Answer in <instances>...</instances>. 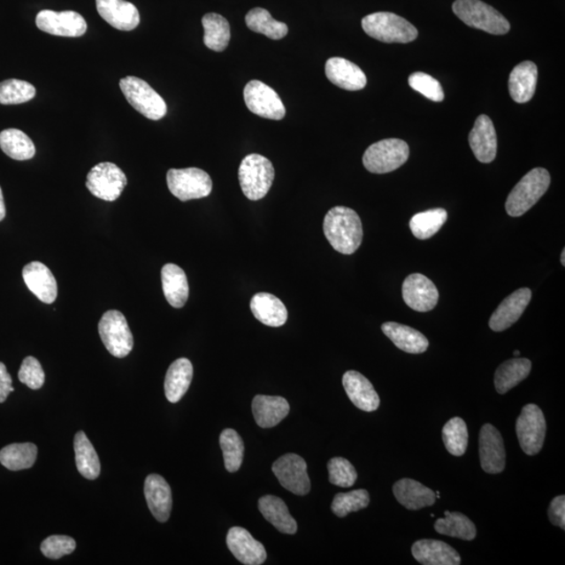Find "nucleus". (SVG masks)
Returning <instances> with one entry per match:
<instances>
[{
	"mask_svg": "<svg viewBox=\"0 0 565 565\" xmlns=\"http://www.w3.org/2000/svg\"><path fill=\"white\" fill-rule=\"evenodd\" d=\"M324 233L336 251L342 255H352L361 248L363 242L361 217L350 208H332L324 217Z\"/></svg>",
	"mask_w": 565,
	"mask_h": 565,
	"instance_id": "obj_1",
	"label": "nucleus"
},
{
	"mask_svg": "<svg viewBox=\"0 0 565 565\" xmlns=\"http://www.w3.org/2000/svg\"><path fill=\"white\" fill-rule=\"evenodd\" d=\"M551 184L549 171L535 168L523 177L513 188L506 202V210L511 217H521L532 209L545 195Z\"/></svg>",
	"mask_w": 565,
	"mask_h": 565,
	"instance_id": "obj_2",
	"label": "nucleus"
},
{
	"mask_svg": "<svg viewBox=\"0 0 565 565\" xmlns=\"http://www.w3.org/2000/svg\"><path fill=\"white\" fill-rule=\"evenodd\" d=\"M275 168L270 159L260 154H249L239 167V181L249 201L264 198L275 180Z\"/></svg>",
	"mask_w": 565,
	"mask_h": 565,
	"instance_id": "obj_3",
	"label": "nucleus"
},
{
	"mask_svg": "<svg viewBox=\"0 0 565 565\" xmlns=\"http://www.w3.org/2000/svg\"><path fill=\"white\" fill-rule=\"evenodd\" d=\"M363 31L385 43H409L418 37V31L407 19L390 12H377L365 16Z\"/></svg>",
	"mask_w": 565,
	"mask_h": 565,
	"instance_id": "obj_4",
	"label": "nucleus"
},
{
	"mask_svg": "<svg viewBox=\"0 0 565 565\" xmlns=\"http://www.w3.org/2000/svg\"><path fill=\"white\" fill-rule=\"evenodd\" d=\"M454 13L470 27L492 35H505L510 31V24L499 11L481 0H455Z\"/></svg>",
	"mask_w": 565,
	"mask_h": 565,
	"instance_id": "obj_5",
	"label": "nucleus"
},
{
	"mask_svg": "<svg viewBox=\"0 0 565 565\" xmlns=\"http://www.w3.org/2000/svg\"><path fill=\"white\" fill-rule=\"evenodd\" d=\"M409 148L407 142L398 139H387L375 142L364 152V168L370 173L393 172L408 162Z\"/></svg>",
	"mask_w": 565,
	"mask_h": 565,
	"instance_id": "obj_6",
	"label": "nucleus"
},
{
	"mask_svg": "<svg viewBox=\"0 0 565 565\" xmlns=\"http://www.w3.org/2000/svg\"><path fill=\"white\" fill-rule=\"evenodd\" d=\"M129 104L142 116L152 121H158L167 113L165 102L144 80L136 77H126L119 81Z\"/></svg>",
	"mask_w": 565,
	"mask_h": 565,
	"instance_id": "obj_7",
	"label": "nucleus"
},
{
	"mask_svg": "<svg viewBox=\"0 0 565 565\" xmlns=\"http://www.w3.org/2000/svg\"><path fill=\"white\" fill-rule=\"evenodd\" d=\"M167 184L170 192L181 202L208 197L213 188L210 176L198 168L169 170Z\"/></svg>",
	"mask_w": 565,
	"mask_h": 565,
	"instance_id": "obj_8",
	"label": "nucleus"
},
{
	"mask_svg": "<svg viewBox=\"0 0 565 565\" xmlns=\"http://www.w3.org/2000/svg\"><path fill=\"white\" fill-rule=\"evenodd\" d=\"M99 333L103 344L114 357L124 358L134 349V336L122 312L110 310L103 314Z\"/></svg>",
	"mask_w": 565,
	"mask_h": 565,
	"instance_id": "obj_9",
	"label": "nucleus"
},
{
	"mask_svg": "<svg viewBox=\"0 0 565 565\" xmlns=\"http://www.w3.org/2000/svg\"><path fill=\"white\" fill-rule=\"evenodd\" d=\"M127 182V177L117 164L101 163L89 171L87 187L96 198L116 202L122 195Z\"/></svg>",
	"mask_w": 565,
	"mask_h": 565,
	"instance_id": "obj_10",
	"label": "nucleus"
},
{
	"mask_svg": "<svg viewBox=\"0 0 565 565\" xmlns=\"http://www.w3.org/2000/svg\"><path fill=\"white\" fill-rule=\"evenodd\" d=\"M546 432L545 415L536 404H528L516 421V433L523 453L535 455L544 447Z\"/></svg>",
	"mask_w": 565,
	"mask_h": 565,
	"instance_id": "obj_11",
	"label": "nucleus"
},
{
	"mask_svg": "<svg viewBox=\"0 0 565 565\" xmlns=\"http://www.w3.org/2000/svg\"><path fill=\"white\" fill-rule=\"evenodd\" d=\"M244 101L248 110L261 118L281 121L286 110L279 95L258 80H253L244 88Z\"/></svg>",
	"mask_w": 565,
	"mask_h": 565,
	"instance_id": "obj_12",
	"label": "nucleus"
},
{
	"mask_svg": "<svg viewBox=\"0 0 565 565\" xmlns=\"http://www.w3.org/2000/svg\"><path fill=\"white\" fill-rule=\"evenodd\" d=\"M272 471L285 489L296 495L309 493L311 484L306 461L295 454L281 456L272 465Z\"/></svg>",
	"mask_w": 565,
	"mask_h": 565,
	"instance_id": "obj_13",
	"label": "nucleus"
},
{
	"mask_svg": "<svg viewBox=\"0 0 565 565\" xmlns=\"http://www.w3.org/2000/svg\"><path fill=\"white\" fill-rule=\"evenodd\" d=\"M36 26L42 32L61 37H81L88 31L84 17L73 11L43 10L36 17Z\"/></svg>",
	"mask_w": 565,
	"mask_h": 565,
	"instance_id": "obj_14",
	"label": "nucleus"
},
{
	"mask_svg": "<svg viewBox=\"0 0 565 565\" xmlns=\"http://www.w3.org/2000/svg\"><path fill=\"white\" fill-rule=\"evenodd\" d=\"M402 296L405 304L413 310L427 312L437 306L439 291L430 279L421 273H413L404 279Z\"/></svg>",
	"mask_w": 565,
	"mask_h": 565,
	"instance_id": "obj_15",
	"label": "nucleus"
},
{
	"mask_svg": "<svg viewBox=\"0 0 565 565\" xmlns=\"http://www.w3.org/2000/svg\"><path fill=\"white\" fill-rule=\"evenodd\" d=\"M479 459L483 470L490 475H498L505 470L504 439L493 425L485 424L479 432Z\"/></svg>",
	"mask_w": 565,
	"mask_h": 565,
	"instance_id": "obj_16",
	"label": "nucleus"
},
{
	"mask_svg": "<svg viewBox=\"0 0 565 565\" xmlns=\"http://www.w3.org/2000/svg\"><path fill=\"white\" fill-rule=\"evenodd\" d=\"M532 299V291L521 288L500 302L489 321V327L494 332H501L515 324L523 316Z\"/></svg>",
	"mask_w": 565,
	"mask_h": 565,
	"instance_id": "obj_17",
	"label": "nucleus"
},
{
	"mask_svg": "<svg viewBox=\"0 0 565 565\" xmlns=\"http://www.w3.org/2000/svg\"><path fill=\"white\" fill-rule=\"evenodd\" d=\"M226 544L238 561L247 565L264 563L267 553L263 545L256 540L248 530L233 527L228 531Z\"/></svg>",
	"mask_w": 565,
	"mask_h": 565,
	"instance_id": "obj_18",
	"label": "nucleus"
},
{
	"mask_svg": "<svg viewBox=\"0 0 565 565\" xmlns=\"http://www.w3.org/2000/svg\"><path fill=\"white\" fill-rule=\"evenodd\" d=\"M96 10L103 19L119 31H133L140 25L141 17L135 5L126 0H95Z\"/></svg>",
	"mask_w": 565,
	"mask_h": 565,
	"instance_id": "obj_19",
	"label": "nucleus"
},
{
	"mask_svg": "<svg viewBox=\"0 0 565 565\" xmlns=\"http://www.w3.org/2000/svg\"><path fill=\"white\" fill-rule=\"evenodd\" d=\"M470 145L478 162H493L498 152V138L492 121L486 114L477 118L470 134Z\"/></svg>",
	"mask_w": 565,
	"mask_h": 565,
	"instance_id": "obj_20",
	"label": "nucleus"
},
{
	"mask_svg": "<svg viewBox=\"0 0 565 565\" xmlns=\"http://www.w3.org/2000/svg\"><path fill=\"white\" fill-rule=\"evenodd\" d=\"M347 397L359 409L363 412H374L380 405V398L367 377L356 372L347 370L342 377Z\"/></svg>",
	"mask_w": 565,
	"mask_h": 565,
	"instance_id": "obj_21",
	"label": "nucleus"
},
{
	"mask_svg": "<svg viewBox=\"0 0 565 565\" xmlns=\"http://www.w3.org/2000/svg\"><path fill=\"white\" fill-rule=\"evenodd\" d=\"M326 76L336 87L350 91L362 90L367 85V76L355 63L334 57L326 62Z\"/></svg>",
	"mask_w": 565,
	"mask_h": 565,
	"instance_id": "obj_22",
	"label": "nucleus"
},
{
	"mask_svg": "<svg viewBox=\"0 0 565 565\" xmlns=\"http://www.w3.org/2000/svg\"><path fill=\"white\" fill-rule=\"evenodd\" d=\"M22 278L30 291L35 294L38 300L51 304L58 295V287H57L56 279L42 262H32V263L25 266L22 271Z\"/></svg>",
	"mask_w": 565,
	"mask_h": 565,
	"instance_id": "obj_23",
	"label": "nucleus"
},
{
	"mask_svg": "<svg viewBox=\"0 0 565 565\" xmlns=\"http://www.w3.org/2000/svg\"><path fill=\"white\" fill-rule=\"evenodd\" d=\"M148 507L159 523L168 522L172 511V491L165 479L158 475L148 476L145 481Z\"/></svg>",
	"mask_w": 565,
	"mask_h": 565,
	"instance_id": "obj_24",
	"label": "nucleus"
},
{
	"mask_svg": "<svg viewBox=\"0 0 565 565\" xmlns=\"http://www.w3.org/2000/svg\"><path fill=\"white\" fill-rule=\"evenodd\" d=\"M412 553L416 561L424 565H459L462 562L460 554L453 546L439 540L416 541Z\"/></svg>",
	"mask_w": 565,
	"mask_h": 565,
	"instance_id": "obj_25",
	"label": "nucleus"
},
{
	"mask_svg": "<svg viewBox=\"0 0 565 565\" xmlns=\"http://www.w3.org/2000/svg\"><path fill=\"white\" fill-rule=\"evenodd\" d=\"M393 495L408 510H420L436 502V493L415 479L402 478L393 487Z\"/></svg>",
	"mask_w": 565,
	"mask_h": 565,
	"instance_id": "obj_26",
	"label": "nucleus"
},
{
	"mask_svg": "<svg viewBox=\"0 0 565 565\" xmlns=\"http://www.w3.org/2000/svg\"><path fill=\"white\" fill-rule=\"evenodd\" d=\"M250 310L259 322L268 327H281L287 322L286 307L281 300L271 294H255L250 302Z\"/></svg>",
	"mask_w": 565,
	"mask_h": 565,
	"instance_id": "obj_27",
	"label": "nucleus"
},
{
	"mask_svg": "<svg viewBox=\"0 0 565 565\" xmlns=\"http://www.w3.org/2000/svg\"><path fill=\"white\" fill-rule=\"evenodd\" d=\"M538 66L532 61L519 63L510 73L509 91L513 100L519 104L533 98L538 85Z\"/></svg>",
	"mask_w": 565,
	"mask_h": 565,
	"instance_id": "obj_28",
	"label": "nucleus"
},
{
	"mask_svg": "<svg viewBox=\"0 0 565 565\" xmlns=\"http://www.w3.org/2000/svg\"><path fill=\"white\" fill-rule=\"evenodd\" d=\"M289 410V403L283 397L258 395L253 401L255 420L262 428L275 427L286 418Z\"/></svg>",
	"mask_w": 565,
	"mask_h": 565,
	"instance_id": "obj_29",
	"label": "nucleus"
},
{
	"mask_svg": "<svg viewBox=\"0 0 565 565\" xmlns=\"http://www.w3.org/2000/svg\"><path fill=\"white\" fill-rule=\"evenodd\" d=\"M384 333L399 349L410 354L424 353L430 342L418 330L405 326V324L387 322L381 327Z\"/></svg>",
	"mask_w": 565,
	"mask_h": 565,
	"instance_id": "obj_30",
	"label": "nucleus"
},
{
	"mask_svg": "<svg viewBox=\"0 0 565 565\" xmlns=\"http://www.w3.org/2000/svg\"><path fill=\"white\" fill-rule=\"evenodd\" d=\"M162 284L165 300L174 308H182L188 299V282L182 268L172 263L162 268Z\"/></svg>",
	"mask_w": 565,
	"mask_h": 565,
	"instance_id": "obj_31",
	"label": "nucleus"
},
{
	"mask_svg": "<svg viewBox=\"0 0 565 565\" xmlns=\"http://www.w3.org/2000/svg\"><path fill=\"white\" fill-rule=\"evenodd\" d=\"M193 379V365L187 358L177 359L170 365L164 379V393L172 403L180 401L185 396Z\"/></svg>",
	"mask_w": 565,
	"mask_h": 565,
	"instance_id": "obj_32",
	"label": "nucleus"
},
{
	"mask_svg": "<svg viewBox=\"0 0 565 565\" xmlns=\"http://www.w3.org/2000/svg\"><path fill=\"white\" fill-rule=\"evenodd\" d=\"M259 509L266 521L279 532L293 535L298 531V523L290 515L286 504L278 496L266 495L261 498Z\"/></svg>",
	"mask_w": 565,
	"mask_h": 565,
	"instance_id": "obj_33",
	"label": "nucleus"
},
{
	"mask_svg": "<svg viewBox=\"0 0 565 565\" xmlns=\"http://www.w3.org/2000/svg\"><path fill=\"white\" fill-rule=\"evenodd\" d=\"M531 369L532 363L527 358L515 357L501 363L494 375L496 391L504 395L526 379Z\"/></svg>",
	"mask_w": 565,
	"mask_h": 565,
	"instance_id": "obj_34",
	"label": "nucleus"
},
{
	"mask_svg": "<svg viewBox=\"0 0 565 565\" xmlns=\"http://www.w3.org/2000/svg\"><path fill=\"white\" fill-rule=\"evenodd\" d=\"M73 448L76 454L77 470L88 479L98 478L101 472V464L98 454H96L93 444L83 431L77 432Z\"/></svg>",
	"mask_w": 565,
	"mask_h": 565,
	"instance_id": "obj_35",
	"label": "nucleus"
},
{
	"mask_svg": "<svg viewBox=\"0 0 565 565\" xmlns=\"http://www.w3.org/2000/svg\"><path fill=\"white\" fill-rule=\"evenodd\" d=\"M205 47L215 51H224L231 40V27L224 16L205 14L202 19Z\"/></svg>",
	"mask_w": 565,
	"mask_h": 565,
	"instance_id": "obj_36",
	"label": "nucleus"
},
{
	"mask_svg": "<svg viewBox=\"0 0 565 565\" xmlns=\"http://www.w3.org/2000/svg\"><path fill=\"white\" fill-rule=\"evenodd\" d=\"M38 448L33 443L10 444L0 450V463L9 470H28L35 464Z\"/></svg>",
	"mask_w": 565,
	"mask_h": 565,
	"instance_id": "obj_37",
	"label": "nucleus"
},
{
	"mask_svg": "<svg viewBox=\"0 0 565 565\" xmlns=\"http://www.w3.org/2000/svg\"><path fill=\"white\" fill-rule=\"evenodd\" d=\"M0 148L15 161H27L35 156L33 141L19 129H5L0 133Z\"/></svg>",
	"mask_w": 565,
	"mask_h": 565,
	"instance_id": "obj_38",
	"label": "nucleus"
},
{
	"mask_svg": "<svg viewBox=\"0 0 565 565\" xmlns=\"http://www.w3.org/2000/svg\"><path fill=\"white\" fill-rule=\"evenodd\" d=\"M245 22L249 30L263 34L272 40H279L288 34V27L284 22L273 19L265 9L255 8L245 16Z\"/></svg>",
	"mask_w": 565,
	"mask_h": 565,
	"instance_id": "obj_39",
	"label": "nucleus"
},
{
	"mask_svg": "<svg viewBox=\"0 0 565 565\" xmlns=\"http://www.w3.org/2000/svg\"><path fill=\"white\" fill-rule=\"evenodd\" d=\"M435 530L439 534L467 541L475 539L477 536L476 524L460 512H448L444 518H439Z\"/></svg>",
	"mask_w": 565,
	"mask_h": 565,
	"instance_id": "obj_40",
	"label": "nucleus"
},
{
	"mask_svg": "<svg viewBox=\"0 0 565 565\" xmlns=\"http://www.w3.org/2000/svg\"><path fill=\"white\" fill-rule=\"evenodd\" d=\"M447 217L444 209H432L416 214L409 221L410 231L416 239H430L441 230Z\"/></svg>",
	"mask_w": 565,
	"mask_h": 565,
	"instance_id": "obj_41",
	"label": "nucleus"
},
{
	"mask_svg": "<svg viewBox=\"0 0 565 565\" xmlns=\"http://www.w3.org/2000/svg\"><path fill=\"white\" fill-rule=\"evenodd\" d=\"M220 447L228 472H236L242 465L244 444L236 431L227 428L220 436Z\"/></svg>",
	"mask_w": 565,
	"mask_h": 565,
	"instance_id": "obj_42",
	"label": "nucleus"
},
{
	"mask_svg": "<svg viewBox=\"0 0 565 565\" xmlns=\"http://www.w3.org/2000/svg\"><path fill=\"white\" fill-rule=\"evenodd\" d=\"M443 442L450 454L463 455L468 447V430L465 421L455 416L443 427Z\"/></svg>",
	"mask_w": 565,
	"mask_h": 565,
	"instance_id": "obj_43",
	"label": "nucleus"
},
{
	"mask_svg": "<svg viewBox=\"0 0 565 565\" xmlns=\"http://www.w3.org/2000/svg\"><path fill=\"white\" fill-rule=\"evenodd\" d=\"M36 88L22 80L10 79L0 82V104H22L34 99Z\"/></svg>",
	"mask_w": 565,
	"mask_h": 565,
	"instance_id": "obj_44",
	"label": "nucleus"
},
{
	"mask_svg": "<svg viewBox=\"0 0 565 565\" xmlns=\"http://www.w3.org/2000/svg\"><path fill=\"white\" fill-rule=\"evenodd\" d=\"M370 504V495L367 490H353L351 492L335 495L332 502V511L336 516L346 517L349 513L364 509Z\"/></svg>",
	"mask_w": 565,
	"mask_h": 565,
	"instance_id": "obj_45",
	"label": "nucleus"
},
{
	"mask_svg": "<svg viewBox=\"0 0 565 565\" xmlns=\"http://www.w3.org/2000/svg\"><path fill=\"white\" fill-rule=\"evenodd\" d=\"M329 481L335 486L349 488L355 484L357 472L349 461L344 458H333L329 461Z\"/></svg>",
	"mask_w": 565,
	"mask_h": 565,
	"instance_id": "obj_46",
	"label": "nucleus"
},
{
	"mask_svg": "<svg viewBox=\"0 0 565 565\" xmlns=\"http://www.w3.org/2000/svg\"><path fill=\"white\" fill-rule=\"evenodd\" d=\"M409 87L424 95L425 98L433 102L444 100L442 85L438 80L427 75L425 73L416 72L408 78Z\"/></svg>",
	"mask_w": 565,
	"mask_h": 565,
	"instance_id": "obj_47",
	"label": "nucleus"
},
{
	"mask_svg": "<svg viewBox=\"0 0 565 565\" xmlns=\"http://www.w3.org/2000/svg\"><path fill=\"white\" fill-rule=\"evenodd\" d=\"M76 541L65 535H53L42 541L40 546L43 555L50 559H60L63 556L70 555L76 550Z\"/></svg>",
	"mask_w": 565,
	"mask_h": 565,
	"instance_id": "obj_48",
	"label": "nucleus"
},
{
	"mask_svg": "<svg viewBox=\"0 0 565 565\" xmlns=\"http://www.w3.org/2000/svg\"><path fill=\"white\" fill-rule=\"evenodd\" d=\"M19 378L27 386L32 390L42 389L44 385L45 374L42 364L35 357L28 356L22 363Z\"/></svg>",
	"mask_w": 565,
	"mask_h": 565,
	"instance_id": "obj_49",
	"label": "nucleus"
},
{
	"mask_svg": "<svg viewBox=\"0 0 565 565\" xmlns=\"http://www.w3.org/2000/svg\"><path fill=\"white\" fill-rule=\"evenodd\" d=\"M549 518L554 526L565 529V496L559 495L551 501Z\"/></svg>",
	"mask_w": 565,
	"mask_h": 565,
	"instance_id": "obj_50",
	"label": "nucleus"
},
{
	"mask_svg": "<svg viewBox=\"0 0 565 565\" xmlns=\"http://www.w3.org/2000/svg\"><path fill=\"white\" fill-rule=\"evenodd\" d=\"M12 377L8 373L7 367L0 363V403L7 401L11 393L14 392Z\"/></svg>",
	"mask_w": 565,
	"mask_h": 565,
	"instance_id": "obj_51",
	"label": "nucleus"
},
{
	"mask_svg": "<svg viewBox=\"0 0 565 565\" xmlns=\"http://www.w3.org/2000/svg\"><path fill=\"white\" fill-rule=\"evenodd\" d=\"M5 217V205L4 199L3 195L2 187H0V221H3Z\"/></svg>",
	"mask_w": 565,
	"mask_h": 565,
	"instance_id": "obj_52",
	"label": "nucleus"
},
{
	"mask_svg": "<svg viewBox=\"0 0 565 565\" xmlns=\"http://www.w3.org/2000/svg\"><path fill=\"white\" fill-rule=\"evenodd\" d=\"M561 263H562L563 266L565 265V249L562 250Z\"/></svg>",
	"mask_w": 565,
	"mask_h": 565,
	"instance_id": "obj_53",
	"label": "nucleus"
},
{
	"mask_svg": "<svg viewBox=\"0 0 565 565\" xmlns=\"http://www.w3.org/2000/svg\"><path fill=\"white\" fill-rule=\"evenodd\" d=\"M519 355H521V352H519L518 350L515 351V356L518 357Z\"/></svg>",
	"mask_w": 565,
	"mask_h": 565,
	"instance_id": "obj_54",
	"label": "nucleus"
}]
</instances>
